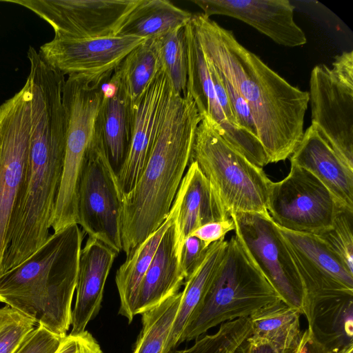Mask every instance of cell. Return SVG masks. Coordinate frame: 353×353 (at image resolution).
<instances>
[{
  "label": "cell",
  "mask_w": 353,
  "mask_h": 353,
  "mask_svg": "<svg viewBox=\"0 0 353 353\" xmlns=\"http://www.w3.org/2000/svg\"><path fill=\"white\" fill-rule=\"evenodd\" d=\"M190 22L205 57L245 101L269 163L289 158L304 133L308 92L290 84L203 13Z\"/></svg>",
  "instance_id": "1"
},
{
  "label": "cell",
  "mask_w": 353,
  "mask_h": 353,
  "mask_svg": "<svg viewBox=\"0 0 353 353\" xmlns=\"http://www.w3.org/2000/svg\"><path fill=\"white\" fill-rule=\"evenodd\" d=\"M30 116L28 161L1 275L23 263L50 236L65 148L67 118L62 88L52 82L32 85Z\"/></svg>",
  "instance_id": "2"
},
{
  "label": "cell",
  "mask_w": 353,
  "mask_h": 353,
  "mask_svg": "<svg viewBox=\"0 0 353 353\" xmlns=\"http://www.w3.org/2000/svg\"><path fill=\"white\" fill-rule=\"evenodd\" d=\"M203 117L189 94L173 90L143 171L122 196V250L128 257L167 219L188 167L198 125Z\"/></svg>",
  "instance_id": "3"
},
{
  "label": "cell",
  "mask_w": 353,
  "mask_h": 353,
  "mask_svg": "<svg viewBox=\"0 0 353 353\" xmlns=\"http://www.w3.org/2000/svg\"><path fill=\"white\" fill-rule=\"evenodd\" d=\"M280 300L232 236L205 299L183 331L179 344L196 340L219 324L249 317L256 310Z\"/></svg>",
  "instance_id": "4"
},
{
  "label": "cell",
  "mask_w": 353,
  "mask_h": 353,
  "mask_svg": "<svg viewBox=\"0 0 353 353\" xmlns=\"http://www.w3.org/2000/svg\"><path fill=\"white\" fill-rule=\"evenodd\" d=\"M191 161L196 162L229 213L269 214L272 183L262 168L234 148L203 117L196 130Z\"/></svg>",
  "instance_id": "5"
},
{
  "label": "cell",
  "mask_w": 353,
  "mask_h": 353,
  "mask_svg": "<svg viewBox=\"0 0 353 353\" xmlns=\"http://www.w3.org/2000/svg\"><path fill=\"white\" fill-rule=\"evenodd\" d=\"M81 245L77 223L50 234L27 259L0 276V302L37 323L45 300L77 264Z\"/></svg>",
  "instance_id": "6"
},
{
  "label": "cell",
  "mask_w": 353,
  "mask_h": 353,
  "mask_svg": "<svg viewBox=\"0 0 353 353\" xmlns=\"http://www.w3.org/2000/svg\"><path fill=\"white\" fill-rule=\"evenodd\" d=\"M308 93L312 123L353 170V51L336 55L332 68L315 65Z\"/></svg>",
  "instance_id": "7"
},
{
  "label": "cell",
  "mask_w": 353,
  "mask_h": 353,
  "mask_svg": "<svg viewBox=\"0 0 353 353\" xmlns=\"http://www.w3.org/2000/svg\"><path fill=\"white\" fill-rule=\"evenodd\" d=\"M235 236L283 302L304 313L305 294L290 250L269 214L233 213Z\"/></svg>",
  "instance_id": "8"
},
{
  "label": "cell",
  "mask_w": 353,
  "mask_h": 353,
  "mask_svg": "<svg viewBox=\"0 0 353 353\" xmlns=\"http://www.w3.org/2000/svg\"><path fill=\"white\" fill-rule=\"evenodd\" d=\"M30 119L26 79L19 92L0 105V276L28 161Z\"/></svg>",
  "instance_id": "9"
},
{
  "label": "cell",
  "mask_w": 353,
  "mask_h": 353,
  "mask_svg": "<svg viewBox=\"0 0 353 353\" xmlns=\"http://www.w3.org/2000/svg\"><path fill=\"white\" fill-rule=\"evenodd\" d=\"M122 194L101 143L94 137L82 170L77 192V224L117 254L122 250Z\"/></svg>",
  "instance_id": "10"
},
{
  "label": "cell",
  "mask_w": 353,
  "mask_h": 353,
  "mask_svg": "<svg viewBox=\"0 0 353 353\" xmlns=\"http://www.w3.org/2000/svg\"><path fill=\"white\" fill-rule=\"evenodd\" d=\"M340 205L312 173L292 163L285 178L272 183L267 201L268 212L279 227L312 234L332 225Z\"/></svg>",
  "instance_id": "11"
},
{
  "label": "cell",
  "mask_w": 353,
  "mask_h": 353,
  "mask_svg": "<svg viewBox=\"0 0 353 353\" xmlns=\"http://www.w3.org/2000/svg\"><path fill=\"white\" fill-rule=\"evenodd\" d=\"M139 0H1L23 6L49 23L57 39L117 36Z\"/></svg>",
  "instance_id": "12"
},
{
  "label": "cell",
  "mask_w": 353,
  "mask_h": 353,
  "mask_svg": "<svg viewBox=\"0 0 353 353\" xmlns=\"http://www.w3.org/2000/svg\"><path fill=\"white\" fill-rule=\"evenodd\" d=\"M93 82L79 76L65 81L62 99L67 118L65 148L59 192L77 194L80 177L95 137V123L108 80Z\"/></svg>",
  "instance_id": "13"
},
{
  "label": "cell",
  "mask_w": 353,
  "mask_h": 353,
  "mask_svg": "<svg viewBox=\"0 0 353 353\" xmlns=\"http://www.w3.org/2000/svg\"><path fill=\"white\" fill-rule=\"evenodd\" d=\"M301 279L305 294L303 315L309 320L321 301L353 295V274L316 236L279 227Z\"/></svg>",
  "instance_id": "14"
},
{
  "label": "cell",
  "mask_w": 353,
  "mask_h": 353,
  "mask_svg": "<svg viewBox=\"0 0 353 353\" xmlns=\"http://www.w3.org/2000/svg\"><path fill=\"white\" fill-rule=\"evenodd\" d=\"M145 39L132 36L93 39H57L43 43L39 53L64 76H79L97 82L109 78L123 60Z\"/></svg>",
  "instance_id": "15"
},
{
  "label": "cell",
  "mask_w": 353,
  "mask_h": 353,
  "mask_svg": "<svg viewBox=\"0 0 353 353\" xmlns=\"http://www.w3.org/2000/svg\"><path fill=\"white\" fill-rule=\"evenodd\" d=\"M172 92L171 83L161 67L141 96L132 103L130 150L117 174L122 196L134 188L143 171Z\"/></svg>",
  "instance_id": "16"
},
{
  "label": "cell",
  "mask_w": 353,
  "mask_h": 353,
  "mask_svg": "<svg viewBox=\"0 0 353 353\" xmlns=\"http://www.w3.org/2000/svg\"><path fill=\"white\" fill-rule=\"evenodd\" d=\"M203 14L233 17L252 26L275 43L286 47L306 43L303 30L294 19V6L288 0H192Z\"/></svg>",
  "instance_id": "17"
},
{
  "label": "cell",
  "mask_w": 353,
  "mask_h": 353,
  "mask_svg": "<svg viewBox=\"0 0 353 353\" xmlns=\"http://www.w3.org/2000/svg\"><path fill=\"white\" fill-rule=\"evenodd\" d=\"M101 103L96 119L95 135L116 174L129 152L132 128V101L114 71L103 83Z\"/></svg>",
  "instance_id": "18"
},
{
  "label": "cell",
  "mask_w": 353,
  "mask_h": 353,
  "mask_svg": "<svg viewBox=\"0 0 353 353\" xmlns=\"http://www.w3.org/2000/svg\"><path fill=\"white\" fill-rule=\"evenodd\" d=\"M312 173L330 192L337 203L353 210V170L350 168L311 124L289 157Z\"/></svg>",
  "instance_id": "19"
},
{
  "label": "cell",
  "mask_w": 353,
  "mask_h": 353,
  "mask_svg": "<svg viewBox=\"0 0 353 353\" xmlns=\"http://www.w3.org/2000/svg\"><path fill=\"white\" fill-rule=\"evenodd\" d=\"M117 254L100 241L88 236L80 254L70 334L85 331L89 322L98 314L105 284Z\"/></svg>",
  "instance_id": "20"
},
{
  "label": "cell",
  "mask_w": 353,
  "mask_h": 353,
  "mask_svg": "<svg viewBox=\"0 0 353 353\" xmlns=\"http://www.w3.org/2000/svg\"><path fill=\"white\" fill-rule=\"evenodd\" d=\"M182 192L175 221L176 248L181 253L185 239L201 225L230 216L196 162L191 161L179 185Z\"/></svg>",
  "instance_id": "21"
},
{
  "label": "cell",
  "mask_w": 353,
  "mask_h": 353,
  "mask_svg": "<svg viewBox=\"0 0 353 353\" xmlns=\"http://www.w3.org/2000/svg\"><path fill=\"white\" fill-rule=\"evenodd\" d=\"M175 221L164 233L139 288L135 314L156 306L180 292L185 277L176 248Z\"/></svg>",
  "instance_id": "22"
},
{
  "label": "cell",
  "mask_w": 353,
  "mask_h": 353,
  "mask_svg": "<svg viewBox=\"0 0 353 353\" xmlns=\"http://www.w3.org/2000/svg\"><path fill=\"white\" fill-rule=\"evenodd\" d=\"M179 188L167 219L161 226L126 257L117 271L115 282L120 299L119 314L130 323L135 314L136 302L140 283L147 272L168 228L176 221L181 201Z\"/></svg>",
  "instance_id": "23"
},
{
  "label": "cell",
  "mask_w": 353,
  "mask_h": 353,
  "mask_svg": "<svg viewBox=\"0 0 353 353\" xmlns=\"http://www.w3.org/2000/svg\"><path fill=\"white\" fill-rule=\"evenodd\" d=\"M307 322L314 338L329 353H353V295L317 303Z\"/></svg>",
  "instance_id": "24"
},
{
  "label": "cell",
  "mask_w": 353,
  "mask_h": 353,
  "mask_svg": "<svg viewBox=\"0 0 353 353\" xmlns=\"http://www.w3.org/2000/svg\"><path fill=\"white\" fill-rule=\"evenodd\" d=\"M227 244L228 241L225 239L212 243L202 263L185 280L179 307L163 353H169L179 345L183 331L205 299Z\"/></svg>",
  "instance_id": "25"
},
{
  "label": "cell",
  "mask_w": 353,
  "mask_h": 353,
  "mask_svg": "<svg viewBox=\"0 0 353 353\" xmlns=\"http://www.w3.org/2000/svg\"><path fill=\"white\" fill-rule=\"evenodd\" d=\"M192 16L168 0H139L117 35L156 39L185 27Z\"/></svg>",
  "instance_id": "26"
},
{
  "label": "cell",
  "mask_w": 353,
  "mask_h": 353,
  "mask_svg": "<svg viewBox=\"0 0 353 353\" xmlns=\"http://www.w3.org/2000/svg\"><path fill=\"white\" fill-rule=\"evenodd\" d=\"M301 312L281 300L266 305L250 316L253 337L268 342L278 353L300 337Z\"/></svg>",
  "instance_id": "27"
},
{
  "label": "cell",
  "mask_w": 353,
  "mask_h": 353,
  "mask_svg": "<svg viewBox=\"0 0 353 353\" xmlns=\"http://www.w3.org/2000/svg\"><path fill=\"white\" fill-rule=\"evenodd\" d=\"M161 68L154 39H145L134 48L114 72L134 102Z\"/></svg>",
  "instance_id": "28"
},
{
  "label": "cell",
  "mask_w": 353,
  "mask_h": 353,
  "mask_svg": "<svg viewBox=\"0 0 353 353\" xmlns=\"http://www.w3.org/2000/svg\"><path fill=\"white\" fill-rule=\"evenodd\" d=\"M181 296L180 291L141 314L142 327L132 353H163Z\"/></svg>",
  "instance_id": "29"
},
{
  "label": "cell",
  "mask_w": 353,
  "mask_h": 353,
  "mask_svg": "<svg viewBox=\"0 0 353 353\" xmlns=\"http://www.w3.org/2000/svg\"><path fill=\"white\" fill-rule=\"evenodd\" d=\"M185 27L154 39L161 67L171 83L173 91L183 97L187 94L188 80Z\"/></svg>",
  "instance_id": "30"
},
{
  "label": "cell",
  "mask_w": 353,
  "mask_h": 353,
  "mask_svg": "<svg viewBox=\"0 0 353 353\" xmlns=\"http://www.w3.org/2000/svg\"><path fill=\"white\" fill-rule=\"evenodd\" d=\"M251 334L249 317L239 318L221 324L215 333L198 338L190 347L169 353H234Z\"/></svg>",
  "instance_id": "31"
},
{
  "label": "cell",
  "mask_w": 353,
  "mask_h": 353,
  "mask_svg": "<svg viewBox=\"0 0 353 353\" xmlns=\"http://www.w3.org/2000/svg\"><path fill=\"white\" fill-rule=\"evenodd\" d=\"M353 210L339 206L332 225L314 234L334 253L353 274Z\"/></svg>",
  "instance_id": "32"
},
{
  "label": "cell",
  "mask_w": 353,
  "mask_h": 353,
  "mask_svg": "<svg viewBox=\"0 0 353 353\" xmlns=\"http://www.w3.org/2000/svg\"><path fill=\"white\" fill-rule=\"evenodd\" d=\"M37 325L34 320L8 305L0 307V353H15Z\"/></svg>",
  "instance_id": "33"
},
{
  "label": "cell",
  "mask_w": 353,
  "mask_h": 353,
  "mask_svg": "<svg viewBox=\"0 0 353 353\" xmlns=\"http://www.w3.org/2000/svg\"><path fill=\"white\" fill-rule=\"evenodd\" d=\"M63 338L37 325L15 353H55Z\"/></svg>",
  "instance_id": "34"
},
{
  "label": "cell",
  "mask_w": 353,
  "mask_h": 353,
  "mask_svg": "<svg viewBox=\"0 0 353 353\" xmlns=\"http://www.w3.org/2000/svg\"><path fill=\"white\" fill-rule=\"evenodd\" d=\"M208 249L196 236H189L185 239L180 257V265L185 279L202 263Z\"/></svg>",
  "instance_id": "35"
},
{
  "label": "cell",
  "mask_w": 353,
  "mask_h": 353,
  "mask_svg": "<svg viewBox=\"0 0 353 353\" xmlns=\"http://www.w3.org/2000/svg\"><path fill=\"white\" fill-rule=\"evenodd\" d=\"M55 353H103L100 345L88 331L67 334Z\"/></svg>",
  "instance_id": "36"
},
{
  "label": "cell",
  "mask_w": 353,
  "mask_h": 353,
  "mask_svg": "<svg viewBox=\"0 0 353 353\" xmlns=\"http://www.w3.org/2000/svg\"><path fill=\"white\" fill-rule=\"evenodd\" d=\"M234 230V223L231 217L226 220L217 221L205 223L196 230L190 236L200 239L205 248L221 239L229 232Z\"/></svg>",
  "instance_id": "37"
},
{
  "label": "cell",
  "mask_w": 353,
  "mask_h": 353,
  "mask_svg": "<svg viewBox=\"0 0 353 353\" xmlns=\"http://www.w3.org/2000/svg\"><path fill=\"white\" fill-rule=\"evenodd\" d=\"M206 59L220 106L222 108L228 121L233 126L240 128L232 111L227 92L222 80L212 63L207 57Z\"/></svg>",
  "instance_id": "38"
},
{
  "label": "cell",
  "mask_w": 353,
  "mask_h": 353,
  "mask_svg": "<svg viewBox=\"0 0 353 353\" xmlns=\"http://www.w3.org/2000/svg\"><path fill=\"white\" fill-rule=\"evenodd\" d=\"M279 353H329L312 336L309 328L301 332L299 339L289 348Z\"/></svg>",
  "instance_id": "39"
},
{
  "label": "cell",
  "mask_w": 353,
  "mask_h": 353,
  "mask_svg": "<svg viewBox=\"0 0 353 353\" xmlns=\"http://www.w3.org/2000/svg\"><path fill=\"white\" fill-rule=\"evenodd\" d=\"M234 353H278L268 342L250 336Z\"/></svg>",
  "instance_id": "40"
}]
</instances>
